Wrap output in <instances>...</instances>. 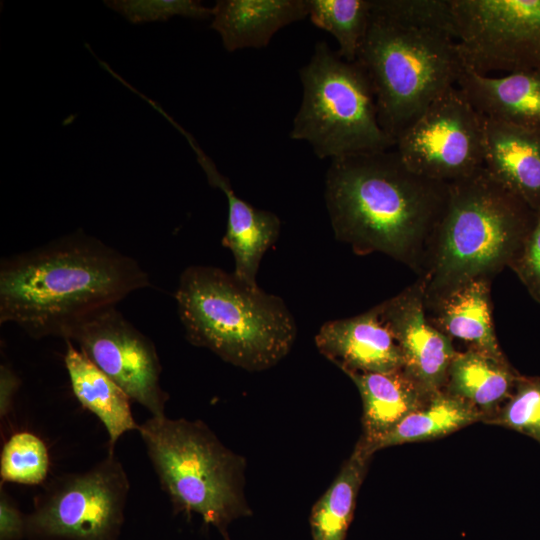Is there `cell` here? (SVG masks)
<instances>
[{"label": "cell", "instance_id": "obj_30", "mask_svg": "<svg viewBox=\"0 0 540 540\" xmlns=\"http://www.w3.org/2000/svg\"><path fill=\"white\" fill-rule=\"evenodd\" d=\"M27 514L0 488V540H27Z\"/></svg>", "mask_w": 540, "mask_h": 540}, {"label": "cell", "instance_id": "obj_7", "mask_svg": "<svg viewBox=\"0 0 540 540\" xmlns=\"http://www.w3.org/2000/svg\"><path fill=\"white\" fill-rule=\"evenodd\" d=\"M303 87L290 137L305 141L330 160L395 147L382 129L370 79L356 60L343 59L326 42H317L299 69Z\"/></svg>", "mask_w": 540, "mask_h": 540}, {"label": "cell", "instance_id": "obj_8", "mask_svg": "<svg viewBox=\"0 0 540 540\" xmlns=\"http://www.w3.org/2000/svg\"><path fill=\"white\" fill-rule=\"evenodd\" d=\"M129 487L114 450L85 472L54 478L26 515L27 540H118Z\"/></svg>", "mask_w": 540, "mask_h": 540}, {"label": "cell", "instance_id": "obj_19", "mask_svg": "<svg viewBox=\"0 0 540 540\" xmlns=\"http://www.w3.org/2000/svg\"><path fill=\"white\" fill-rule=\"evenodd\" d=\"M490 279L468 281L425 306L431 323L446 336L458 338L469 348L505 359L491 315Z\"/></svg>", "mask_w": 540, "mask_h": 540}, {"label": "cell", "instance_id": "obj_21", "mask_svg": "<svg viewBox=\"0 0 540 540\" xmlns=\"http://www.w3.org/2000/svg\"><path fill=\"white\" fill-rule=\"evenodd\" d=\"M520 375L506 358L469 348L455 354L443 389L480 411L486 423L510 398Z\"/></svg>", "mask_w": 540, "mask_h": 540}, {"label": "cell", "instance_id": "obj_32", "mask_svg": "<svg viewBox=\"0 0 540 540\" xmlns=\"http://www.w3.org/2000/svg\"><path fill=\"white\" fill-rule=\"evenodd\" d=\"M223 536H224L225 540H230L229 537H228V535H227V533L224 534Z\"/></svg>", "mask_w": 540, "mask_h": 540}, {"label": "cell", "instance_id": "obj_6", "mask_svg": "<svg viewBox=\"0 0 540 540\" xmlns=\"http://www.w3.org/2000/svg\"><path fill=\"white\" fill-rule=\"evenodd\" d=\"M138 432L175 512L198 514L222 535L231 522L252 514L244 494V457L206 424L151 416Z\"/></svg>", "mask_w": 540, "mask_h": 540}, {"label": "cell", "instance_id": "obj_13", "mask_svg": "<svg viewBox=\"0 0 540 540\" xmlns=\"http://www.w3.org/2000/svg\"><path fill=\"white\" fill-rule=\"evenodd\" d=\"M166 119L187 139L209 184L223 191L227 198L228 219L222 245L228 248L234 257L233 273L249 285H258L256 276L259 265L266 251L278 239L280 219L275 213L257 209L239 198L229 180L217 170L213 161L203 152L191 134L169 115Z\"/></svg>", "mask_w": 540, "mask_h": 540}, {"label": "cell", "instance_id": "obj_9", "mask_svg": "<svg viewBox=\"0 0 540 540\" xmlns=\"http://www.w3.org/2000/svg\"><path fill=\"white\" fill-rule=\"evenodd\" d=\"M464 69L540 70V0H451Z\"/></svg>", "mask_w": 540, "mask_h": 540}, {"label": "cell", "instance_id": "obj_27", "mask_svg": "<svg viewBox=\"0 0 540 540\" xmlns=\"http://www.w3.org/2000/svg\"><path fill=\"white\" fill-rule=\"evenodd\" d=\"M371 12L403 24L439 30L455 40L451 0H371Z\"/></svg>", "mask_w": 540, "mask_h": 540}, {"label": "cell", "instance_id": "obj_11", "mask_svg": "<svg viewBox=\"0 0 540 540\" xmlns=\"http://www.w3.org/2000/svg\"><path fill=\"white\" fill-rule=\"evenodd\" d=\"M103 373L152 416H165L168 395L160 385L161 365L153 342L115 306L97 310L64 334Z\"/></svg>", "mask_w": 540, "mask_h": 540}, {"label": "cell", "instance_id": "obj_3", "mask_svg": "<svg viewBox=\"0 0 540 540\" xmlns=\"http://www.w3.org/2000/svg\"><path fill=\"white\" fill-rule=\"evenodd\" d=\"M535 212L484 167L448 183L446 203L419 271L425 306L468 281L491 280L509 267Z\"/></svg>", "mask_w": 540, "mask_h": 540}, {"label": "cell", "instance_id": "obj_4", "mask_svg": "<svg viewBox=\"0 0 540 540\" xmlns=\"http://www.w3.org/2000/svg\"><path fill=\"white\" fill-rule=\"evenodd\" d=\"M188 341L248 371L279 363L297 335L295 319L278 296L212 266L186 268L175 293Z\"/></svg>", "mask_w": 540, "mask_h": 540}, {"label": "cell", "instance_id": "obj_28", "mask_svg": "<svg viewBox=\"0 0 540 540\" xmlns=\"http://www.w3.org/2000/svg\"><path fill=\"white\" fill-rule=\"evenodd\" d=\"M107 5L125 15L131 22L166 20L174 15L203 19L212 16V9L200 1H109Z\"/></svg>", "mask_w": 540, "mask_h": 540}, {"label": "cell", "instance_id": "obj_25", "mask_svg": "<svg viewBox=\"0 0 540 540\" xmlns=\"http://www.w3.org/2000/svg\"><path fill=\"white\" fill-rule=\"evenodd\" d=\"M50 459L44 441L29 431L13 433L0 456L1 482L23 485L42 483L49 472Z\"/></svg>", "mask_w": 540, "mask_h": 540}, {"label": "cell", "instance_id": "obj_10", "mask_svg": "<svg viewBox=\"0 0 540 540\" xmlns=\"http://www.w3.org/2000/svg\"><path fill=\"white\" fill-rule=\"evenodd\" d=\"M404 163L426 178L450 183L484 167V117L453 86L397 138Z\"/></svg>", "mask_w": 540, "mask_h": 540}, {"label": "cell", "instance_id": "obj_1", "mask_svg": "<svg viewBox=\"0 0 540 540\" xmlns=\"http://www.w3.org/2000/svg\"><path fill=\"white\" fill-rule=\"evenodd\" d=\"M133 258L79 230L0 264V323L33 338L63 337L89 314L148 287Z\"/></svg>", "mask_w": 540, "mask_h": 540}, {"label": "cell", "instance_id": "obj_12", "mask_svg": "<svg viewBox=\"0 0 540 540\" xmlns=\"http://www.w3.org/2000/svg\"><path fill=\"white\" fill-rule=\"evenodd\" d=\"M375 307L400 348L402 370L425 393L442 390L457 351L452 339L429 320L421 282L417 280Z\"/></svg>", "mask_w": 540, "mask_h": 540}, {"label": "cell", "instance_id": "obj_31", "mask_svg": "<svg viewBox=\"0 0 540 540\" xmlns=\"http://www.w3.org/2000/svg\"><path fill=\"white\" fill-rule=\"evenodd\" d=\"M20 387L18 375L7 364L0 366V416L5 418L13 408L15 395Z\"/></svg>", "mask_w": 540, "mask_h": 540}, {"label": "cell", "instance_id": "obj_24", "mask_svg": "<svg viewBox=\"0 0 540 540\" xmlns=\"http://www.w3.org/2000/svg\"><path fill=\"white\" fill-rule=\"evenodd\" d=\"M307 4L311 22L336 39L337 53L356 61L370 22L371 0H307Z\"/></svg>", "mask_w": 540, "mask_h": 540}, {"label": "cell", "instance_id": "obj_14", "mask_svg": "<svg viewBox=\"0 0 540 540\" xmlns=\"http://www.w3.org/2000/svg\"><path fill=\"white\" fill-rule=\"evenodd\" d=\"M315 344L344 373H384L403 368L400 348L376 307L325 322L315 336Z\"/></svg>", "mask_w": 540, "mask_h": 540}, {"label": "cell", "instance_id": "obj_15", "mask_svg": "<svg viewBox=\"0 0 540 540\" xmlns=\"http://www.w3.org/2000/svg\"><path fill=\"white\" fill-rule=\"evenodd\" d=\"M484 168L532 209H540V131L484 118Z\"/></svg>", "mask_w": 540, "mask_h": 540}, {"label": "cell", "instance_id": "obj_26", "mask_svg": "<svg viewBox=\"0 0 540 540\" xmlns=\"http://www.w3.org/2000/svg\"><path fill=\"white\" fill-rule=\"evenodd\" d=\"M486 424L512 429L540 444V376L520 375L510 398Z\"/></svg>", "mask_w": 540, "mask_h": 540}, {"label": "cell", "instance_id": "obj_5", "mask_svg": "<svg viewBox=\"0 0 540 540\" xmlns=\"http://www.w3.org/2000/svg\"><path fill=\"white\" fill-rule=\"evenodd\" d=\"M357 61L370 79L379 123L395 144L464 70L449 34L372 12Z\"/></svg>", "mask_w": 540, "mask_h": 540}, {"label": "cell", "instance_id": "obj_23", "mask_svg": "<svg viewBox=\"0 0 540 540\" xmlns=\"http://www.w3.org/2000/svg\"><path fill=\"white\" fill-rule=\"evenodd\" d=\"M484 415L444 389L433 393L417 410L407 415L376 446V451L405 443L445 437L478 421Z\"/></svg>", "mask_w": 540, "mask_h": 540}, {"label": "cell", "instance_id": "obj_2", "mask_svg": "<svg viewBox=\"0 0 540 540\" xmlns=\"http://www.w3.org/2000/svg\"><path fill=\"white\" fill-rule=\"evenodd\" d=\"M448 183L412 171L395 147L330 160L325 203L335 238L358 255L386 254L419 273Z\"/></svg>", "mask_w": 540, "mask_h": 540}, {"label": "cell", "instance_id": "obj_20", "mask_svg": "<svg viewBox=\"0 0 540 540\" xmlns=\"http://www.w3.org/2000/svg\"><path fill=\"white\" fill-rule=\"evenodd\" d=\"M65 367L74 396L83 408L93 413L104 425L109 437V450L126 432L139 429L128 394L93 364L70 340H65Z\"/></svg>", "mask_w": 540, "mask_h": 540}, {"label": "cell", "instance_id": "obj_16", "mask_svg": "<svg viewBox=\"0 0 540 540\" xmlns=\"http://www.w3.org/2000/svg\"><path fill=\"white\" fill-rule=\"evenodd\" d=\"M457 86L484 118L540 131V70L491 76L464 69Z\"/></svg>", "mask_w": 540, "mask_h": 540}, {"label": "cell", "instance_id": "obj_18", "mask_svg": "<svg viewBox=\"0 0 540 540\" xmlns=\"http://www.w3.org/2000/svg\"><path fill=\"white\" fill-rule=\"evenodd\" d=\"M345 374L360 393L363 404L360 439L373 454L377 444L432 395L425 393L402 369Z\"/></svg>", "mask_w": 540, "mask_h": 540}, {"label": "cell", "instance_id": "obj_17", "mask_svg": "<svg viewBox=\"0 0 540 540\" xmlns=\"http://www.w3.org/2000/svg\"><path fill=\"white\" fill-rule=\"evenodd\" d=\"M211 28L229 52L266 47L283 27L308 16L307 0H218Z\"/></svg>", "mask_w": 540, "mask_h": 540}, {"label": "cell", "instance_id": "obj_29", "mask_svg": "<svg viewBox=\"0 0 540 540\" xmlns=\"http://www.w3.org/2000/svg\"><path fill=\"white\" fill-rule=\"evenodd\" d=\"M509 268L540 304V209L536 210L534 223Z\"/></svg>", "mask_w": 540, "mask_h": 540}, {"label": "cell", "instance_id": "obj_22", "mask_svg": "<svg viewBox=\"0 0 540 540\" xmlns=\"http://www.w3.org/2000/svg\"><path fill=\"white\" fill-rule=\"evenodd\" d=\"M373 453L359 438L326 492L312 507V540H345Z\"/></svg>", "mask_w": 540, "mask_h": 540}]
</instances>
